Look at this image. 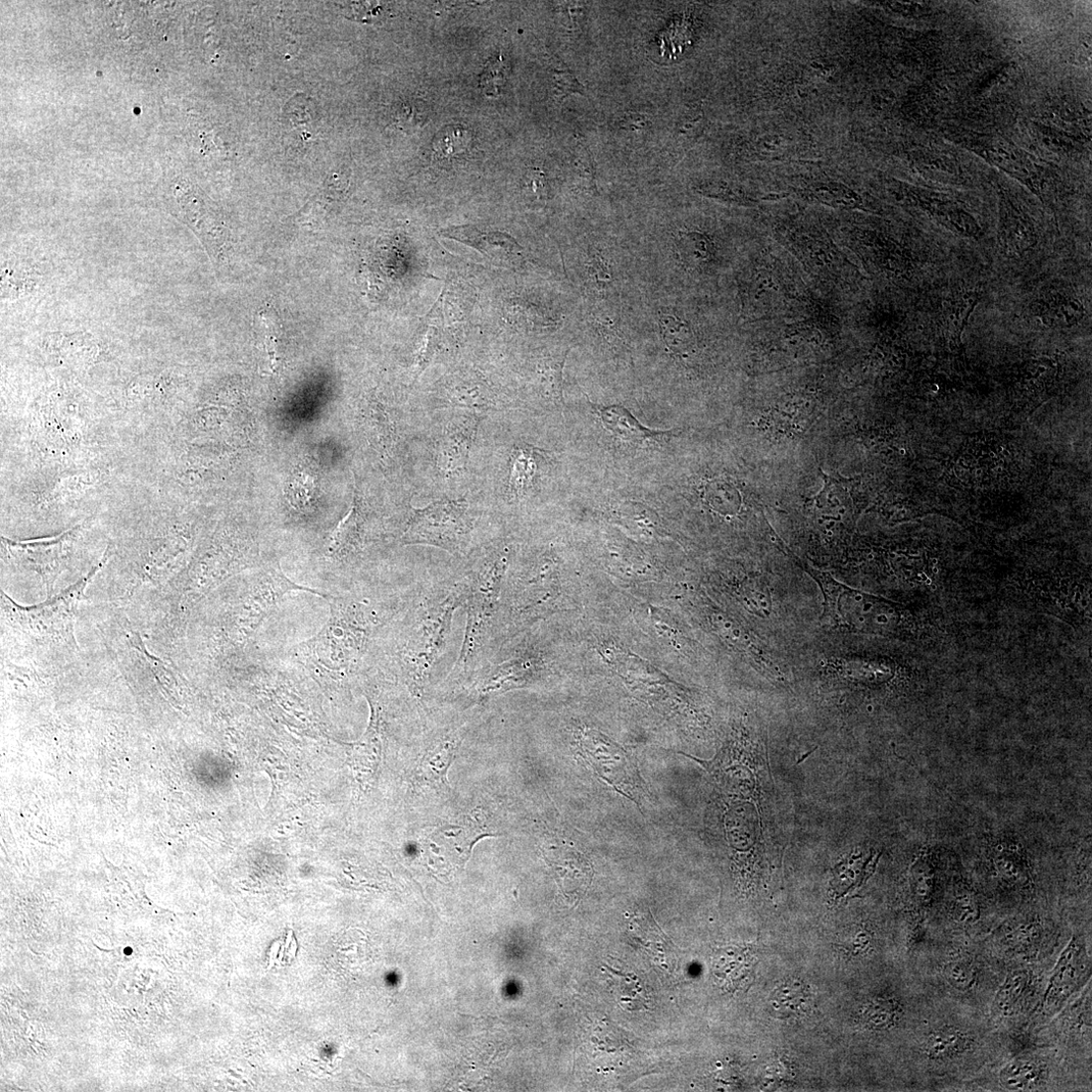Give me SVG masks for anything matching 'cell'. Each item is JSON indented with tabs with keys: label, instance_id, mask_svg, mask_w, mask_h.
I'll return each instance as SVG.
<instances>
[{
	"label": "cell",
	"instance_id": "cell-1",
	"mask_svg": "<svg viewBox=\"0 0 1092 1092\" xmlns=\"http://www.w3.org/2000/svg\"><path fill=\"white\" fill-rule=\"evenodd\" d=\"M468 594L467 571L413 590L407 606L394 621L383 655L385 668L419 700L436 684L449 650L455 613L466 605Z\"/></svg>",
	"mask_w": 1092,
	"mask_h": 1092
},
{
	"label": "cell",
	"instance_id": "cell-2",
	"mask_svg": "<svg viewBox=\"0 0 1092 1092\" xmlns=\"http://www.w3.org/2000/svg\"><path fill=\"white\" fill-rule=\"evenodd\" d=\"M511 554L510 545H493L467 570L469 594L464 641L446 685L460 688L503 647L502 600Z\"/></svg>",
	"mask_w": 1092,
	"mask_h": 1092
},
{
	"label": "cell",
	"instance_id": "cell-3",
	"mask_svg": "<svg viewBox=\"0 0 1092 1092\" xmlns=\"http://www.w3.org/2000/svg\"><path fill=\"white\" fill-rule=\"evenodd\" d=\"M411 593L388 603L326 599L331 606L327 624L303 644L304 653L320 669L331 674H361L378 635L407 606Z\"/></svg>",
	"mask_w": 1092,
	"mask_h": 1092
},
{
	"label": "cell",
	"instance_id": "cell-4",
	"mask_svg": "<svg viewBox=\"0 0 1092 1092\" xmlns=\"http://www.w3.org/2000/svg\"><path fill=\"white\" fill-rule=\"evenodd\" d=\"M99 563L86 578L71 586L54 600L31 607L16 604L3 594V613L6 620L16 629L38 642H62L73 639L74 620L77 605L88 582L93 578L105 561Z\"/></svg>",
	"mask_w": 1092,
	"mask_h": 1092
},
{
	"label": "cell",
	"instance_id": "cell-5",
	"mask_svg": "<svg viewBox=\"0 0 1092 1092\" xmlns=\"http://www.w3.org/2000/svg\"><path fill=\"white\" fill-rule=\"evenodd\" d=\"M474 531L468 503L444 500L414 510L403 542L432 545L454 556L468 557L473 550Z\"/></svg>",
	"mask_w": 1092,
	"mask_h": 1092
},
{
	"label": "cell",
	"instance_id": "cell-6",
	"mask_svg": "<svg viewBox=\"0 0 1092 1092\" xmlns=\"http://www.w3.org/2000/svg\"><path fill=\"white\" fill-rule=\"evenodd\" d=\"M295 590L311 592L327 599L322 592L294 584L279 567L271 568L258 579L248 583L237 604V627L240 638L248 639L254 635L274 611L284 596Z\"/></svg>",
	"mask_w": 1092,
	"mask_h": 1092
},
{
	"label": "cell",
	"instance_id": "cell-7",
	"mask_svg": "<svg viewBox=\"0 0 1092 1092\" xmlns=\"http://www.w3.org/2000/svg\"><path fill=\"white\" fill-rule=\"evenodd\" d=\"M601 734L589 733L582 739V756L586 763L624 797L638 804L647 796L631 758L609 739Z\"/></svg>",
	"mask_w": 1092,
	"mask_h": 1092
},
{
	"label": "cell",
	"instance_id": "cell-8",
	"mask_svg": "<svg viewBox=\"0 0 1092 1092\" xmlns=\"http://www.w3.org/2000/svg\"><path fill=\"white\" fill-rule=\"evenodd\" d=\"M76 530L77 528L57 537L34 541L16 542L4 539V544L17 565L36 572L50 588L61 572Z\"/></svg>",
	"mask_w": 1092,
	"mask_h": 1092
},
{
	"label": "cell",
	"instance_id": "cell-9",
	"mask_svg": "<svg viewBox=\"0 0 1092 1092\" xmlns=\"http://www.w3.org/2000/svg\"><path fill=\"white\" fill-rule=\"evenodd\" d=\"M485 830L467 820L464 824L446 825L435 830L425 842V855L429 863L439 869L463 866L470 858L473 846Z\"/></svg>",
	"mask_w": 1092,
	"mask_h": 1092
},
{
	"label": "cell",
	"instance_id": "cell-10",
	"mask_svg": "<svg viewBox=\"0 0 1092 1092\" xmlns=\"http://www.w3.org/2000/svg\"><path fill=\"white\" fill-rule=\"evenodd\" d=\"M1087 968L1081 945L1073 937L1060 955L1052 973L1043 1000L1044 1008L1055 1009L1067 1001L1080 987Z\"/></svg>",
	"mask_w": 1092,
	"mask_h": 1092
},
{
	"label": "cell",
	"instance_id": "cell-11",
	"mask_svg": "<svg viewBox=\"0 0 1092 1092\" xmlns=\"http://www.w3.org/2000/svg\"><path fill=\"white\" fill-rule=\"evenodd\" d=\"M441 235L471 246L491 260L516 263L522 257V247L513 238L503 233L487 234L472 226H461L443 230Z\"/></svg>",
	"mask_w": 1092,
	"mask_h": 1092
},
{
	"label": "cell",
	"instance_id": "cell-12",
	"mask_svg": "<svg viewBox=\"0 0 1092 1092\" xmlns=\"http://www.w3.org/2000/svg\"><path fill=\"white\" fill-rule=\"evenodd\" d=\"M476 427L473 420L458 424L438 442L436 467L445 477L461 475L467 469Z\"/></svg>",
	"mask_w": 1092,
	"mask_h": 1092
},
{
	"label": "cell",
	"instance_id": "cell-13",
	"mask_svg": "<svg viewBox=\"0 0 1092 1092\" xmlns=\"http://www.w3.org/2000/svg\"><path fill=\"white\" fill-rule=\"evenodd\" d=\"M776 543L794 563L808 573L819 586L823 595V612L821 622L832 626H842L847 623L840 612V599L843 595L850 594L853 589L836 581L829 573L817 570L798 555L794 554L784 541L777 536Z\"/></svg>",
	"mask_w": 1092,
	"mask_h": 1092
},
{
	"label": "cell",
	"instance_id": "cell-14",
	"mask_svg": "<svg viewBox=\"0 0 1092 1092\" xmlns=\"http://www.w3.org/2000/svg\"><path fill=\"white\" fill-rule=\"evenodd\" d=\"M1034 316L1050 328L1076 325L1085 315L1082 303L1069 293L1051 292L1032 305Z\"/></svg>",
	"mask_w": 1092,
	"mask_h": 1092
},
{
	"label": "cell",
	"instance_id": "cell-15",
	"mask_svg": "<svg viewBox=\"0 0 1092 1092\" xmlns=\"http://www.w3.org/2000/svg\"><path fill=\"white\" fill-rule=\"evenodd\" d=\"M981 299L977 289H964L952 293L942 302L940 324L945 338L960 343L968 321Z\"/></svg>",
	"mask_w": 1092,
	"mask_h": 1092
},
{
	"label": "cell",
	"instance_id": "cell-16",
	"mask_svg": "<svg viewBox=\"0 0 1092 1092\" xmlns=\"http://www.w3.org/2000/svg\"><path fill=\"white\" fill-rule=\"evenodd\" d=\"M462 740L463 735L460 731H451L435 740L419 766V778L428 782L448 784L446 772L451 767Z\"/></svg>",
	"mask_w": 1092,
	"mask_h": 1092
},
{
	"label": "cell",
	"instance_id": "cell-17",
	"mask_svg": "<svg viewBox=\"0 0 1092 1092\" xmlns=\"http://www.w3.org/2000/svg\"><path fill=\"white\" fill-rule=\"evenodd\" d=\"M366 519L362 506L355 494L352 508L336 527L329 552L334 557H344L359 550L365 539Z\"/></svg>",
	"mask_w": 1092,
	"mask_h": 1092
},
{
	"label": "cell",
	"instance_id": "cell-18",
	"mask_svg": "<svg viewBox=\"0 0 1092 1092\" xmlns=\"http://www.w3.org/2000/svg\"><path fill=\"white\" fill-rule=\"evenodd\" d=\"M971 1045L972 1038L965 1031L946 1026L935 1029L928 1035L923 1050L931 1060L945 1061L967 1052Z\"/></svg>",
	"mask_w": 1092,
	"mask_h": 1092
},
{
	"label": "cell",
	"instance_id": "cell-19",
	"mask_svg": "<svg viewBox=\"0 0 1092 1092\" xmlns=\"http://www.w3.org/2000/svg\"><path fill=\"white\" fill-rule=\"evenodd\" d=\"M602 424L620 439L639 444L650 439L665 437L670 432H656L642 426L631 413L621 406L599 407Z\"/></svg>",
	"mask_w": 1092,
	"mask_h": 1092
},
{
	"label": "cell",
	"instance_id": "cell-20",
	"mask_svg": "<svg viewBox=\"0 0 1092 1092\" xmlns=\"http://www.w3.org/2000/svg\"><path fill=\"white\" fill-rule=\"evenodd\" d=\"M445 388L451 401L461 407L485 410L492 404L489 386L476 376H455Z\"/></svg>",
	"mask_w": 1092,
	"mask_h": 1092
},
{
	"label": "cell",
	"instance_id": "cell-21",
	"mask_svg": "<svg viewBox=\"0 0 1092 1092\" xmlns=\"http://www.w3.org/2000/svg\"><path fill=\"white\" fill-rule=\"evenodd\" d=\"M753 963L747 952L737 949L722 950L714 960V973L723 986L730 990L746 985L752 973Z\"/></svg>",
	"mask_w": 1092,
	"mask_h": 1092
},
{
	"label": "cell",
	"instance_id": "cell-22",
	"mask_svg": "<svg viewBox=\"0 0 1092 1092\" xmlns=\"http://www.w3.org/2000/svg\"><path fill=\"white\" fill-rule=\"evenodd\" d=\"M1045 1073V1068L1039 1062L1022 1058L1010 1062L1002 1069L1000 1081L1006 1090L1029 1091L1043 1084Z\"/></svg>",
	"mask_w": 1092,
	"mask_h": 1092
},
{
	"label": "cell",
	"instance_id": "cell-23",
	"mask_svg": "<svg viewBox=\"0 0 1092 1092\" xmlns=\"http://www.w3.org/2000/svg\"><path fill=\"white\" fill-rule=\"evenodd\" d=\"M569 351L556 355L542 357L536 364L537 383L545 399L563 405V371L569 355Z\"/></svg>",
	"mask_w": 1092,
	"mask_h": 1092
},
{
	"label": "cell",
	"instance_id": "cell-24",
	"mask_svg": "<svg viewBox=\"0 0 1092 1092\" xmlns=\"http://www.w3.org/2000/svg\"><path fill=\"white\" fill-rule=\"evenodd\" d=\"M677 251L681 263L690 270H699L711 259V242L699 232H682L677 241Z\"/></svg>",
	"mask_w": 1092,
	"mask_h": 1092
},
{
	"label": "cell",
	"instance_id": "cell-25",
	"mask_svg": "<svg viewBox=\"0 0 1092 1092\" xmlns=\"http://www.w3.org/2000/svg\"><path fill=\"white\" fill-rule=\"evenodd\" d=\"M810 1001L809 992L802 982L796 980L783 983L775 991L772 1007L780 1017H793L802 1014Z\"/></svg>",
	"mask_w": 1092,
	"mask_h": 1092
},
{
	"label": "cell",
	"instance_id": "cell-26",
	"mask_svg": "<svg viewBox=\"0 0 1092 1092\" xmlns=\"http://www.w3.org/2000/svg\"><path fill=\"white\" fill-rule=\"evenodd\" d=\"M1029 983V976L1023 970L1010 973L1001 987L995 1002V1012L1000 1016L1016 1013L1023 1001Z\"/></svg>",
	"mask_w": 1092,
	"mask_h": 1092
},
{
	"label": "cell",
	"instance_id": "cell-27",
	"mask_svg": "<svg viewBox=\"0 0 1092 1092\" xmlns=\"http://www.w3.org/2000/svg\"><path fill=\"white\" fill-rule=\"evenodd\" d=\"M660 328L670 351L678 356L684 355L693 343L690 327L672 311L660 313Z\"/></svg>",
	"mask_w": 1092,
	"mask_h": 1092
},
{
	"label": "cell",
	"instance_id": "cell-28",
	"mask_svg": "<svg viewBox=\"0 0 1092 1092\" xmlns=\"http://www.w3.org/2000/svg\"><path fill=\"white\" fill-rule=\"evenodd\" d=\"M537 466L533 449L521 448L514 452L511 459L510 491L520 495L532 485Z\"/></svg>",
	"mask_w": 1092,
	"mask_h": 1092
},
{
	"label": "cell",
	"instance_id": "cell-29",
	"mask_svg": "<svg viewBox=\"0 0 1092 1092\" xmlns=\"http://www.w3.org/2000/svg\"><path fill=\"white\" fill-rule=\"evenodd\" d=\"M508 320L524 331H543L553 327L552 319L546 317L535 306L516 300L506 306Z\"/></svg>",
	"mask_w": 1092,
	"mask_h": 1092
},
{
	"label": "cell",
	"instance_id": "cell-30",
	"mask_svg": "<svg viewBox=\"0 0 1092 1092\" xmlns=\"http://www.w3.org/2000/svg\"><path fill=\"white\" fill-rule=\"evenodd\" d=\"M901 1008L896 1001L875 999L869 1002L862 1014L865 1025L872 1030H886L897 1024Z\"/></svg>",
	"mask_w": 1092,
	"mask_h": 1092
},
{
	"label": "cell",
	"instance_id": "cell-31",
	"mask_svg": "<svg viewBox=\"0 0 1092 1092\" xmlns=\"http://www.w3.org/2000/svg\"><path fill=\"white\" fill-rule=\"evenodd\" d=\"M471 135L468 129L457 125L442 129L434 139L435 152L442 157L461 154L468 147Z\"/></svg>",
	"mask_w": 1092,
	"mask_h": 1092
},
{
	"label": "cell",
	"instance_id": "cell-32",
	"mask_svg": "<svg viewBox=\"0 0 1092 1092\" xmlns=\"http://www.w3.org/2000/svg\"><path fill=\"white\" fill-rule=\"evenodd\" d=\"M550 69L554 93L558 98L564 99L575 93L585 95V87L560 58L551 60Z\"/></svg>",
	"mask_w": 1092,
	"mask_h": 1092
},
{
	"label": "cell",
	"instance_id": "cell-33",
	"mask_svg": "<svg viewBox=\"0 0 1092 1092\" xmlns=\"http://www.w3.org/2000/svg\"><path fill=\"white\" fill-rule=\"evenodd\" d=\"M509 74L508 65L502 55L491 60L481 76L480 86L489 96L500 94Z\"/></svg>",
	"mask_w": 1092,
	"mask_h": 1092
},
{
	"label": "cell",
	"instance_id": "cell-34",
	"mask_svg": "<svg viewBox=\"0 0 1092 1092\" xmlns=\"http://www.w3.org/2000/svg\"><path fill=\"white\" fill-rule=\"evenodd\" d=\"M946 981L956 990L965 992L973 988L976 983V969L966 960L950 962L942 971Z\"/></svg>",
	"mask_w": 1092,
	"mask_h": 1092
},
{
	"label": "cell",
	"instance_id": "cell-35",
	"mask_svg": "<svg viewBox=\"0 0 1092 1092\" xmlns=\"http://www.w3.org/2000/svg\"><path fill=\"white\" fill-rule=\"evenodd\" d=\"M1040 928L1036 922H1022L1011 929L1007 934L1008 940L1012 946L1020 950L1031 949L1040 937Z\"/></svg>",
	"mask_w": 1092,
	"mask_h": 1092
},
{
	"label": "cell",
	"instance_id": "cell-36",
	"mask_svg": "<svg viewBox=\"0 0 1092 1092\" xmlns=\"http://www.w3.org/2000/svg\"><path fill=\"white\" fill-rule=\"evenodd\" d=\"M576 166L581 181V186L588 192H590V194L598 191V187H596L593 162L590 154L587 151V148L584 145L579 148Z\"/></svg>",
	"mask_w": 1092,
	"mask_h": 1092
},
{
	"label": "cell",
	"instance_id": "cell-37",
	"mask_svg": "<svg viewBox=\"0 0 1092 1092\" xmlns=\"http://www.w3.org/2000/svg\"><path fill=\"white\" fill-rule=\"evenodd\" d=\"M438 344L439 341L437 328H428L423 345L421 346V349L416 359V379L421 376V374L430 364L434 354L437 351Z\"/></svg>",
	"mask_w": 1092,
	"mask_h": 1092
},
{
	"label": "cell",
	"instance_id": "cell-38",
	"mask_svg": "<svg viewBox=\"0 0 1092 1092\" xmlns=\"http://www.w3.org/2000/svg\"><path fill=\"white\" fill-rule=\"evenodd\" d=\"M525 187L531 196L535 197L536 201H544L548 197V190H546V181L543 173L539 170H531L525 181Z\"/></svg>",
	"mask_w": 1092,
	"mask_h": 1092
},
{
	"label": "cell",
	"instance_id": "cell-39",
	"mask_svg": "<svg viewBox=\"0 0 1092 1092\" xmlns=\"http://www.w3.org/2000/svg\"><path fill=\"white\" fill-rule=\"evenodd\" d=\"M650 125V118L647 115H642L639 113H629L625 115L619 122V127L621 129L631 132L648 129Z\"/></svg>",
	"mask_w": 1092,
	"mask_h": 1092
},
{
	"label": "cell",
	"instance_id": "cell-40",
	"mask_svg": "<svg viewBox=\"0 0 1092 1092\" xmlns=\"http://www.w3.org/2000/svg\"><path fill=\"white\" fill-rule=\"evenodd\" d=\"M703 120V114L698 109H689L681 117L677 130L682 135L691 134L698 128Z\"/></svg>",
	"mask_w": 1092,
	"mask_h": 1092
},
{
	"label": "cell",
	"instance_id": "cell-41",
	"mask_svg": "<svg viewBox=\"0 0 1092 1092\" xmlns=\"http://www.w3.org/2000/svg\"><path fill=\"white\" fill-rule=\"evenodd\" d=\"M956 913L957 919L963 924H972L978 919V911L969 899L959 903Z\"/></svg>",
	"mask_w": 1092,
	"mask_h": 1092
},
{
	"label": "cell",
	"instance_id": "cell-42",
	"mask_svg": "<svg viewBox=\"0 0 1092 1092\" xmlns=\"http://www.w3.org/2000/svg\"><path fill=\"white\" fill-rule=\"evenodd\" d=\"M592 265L593 276L598 279L599 282L607 283L610 280L608 269L601 264V260L595 261Z\"/></svg>",
	"mask_w": 1092,
	"mask_h": 1092
}]
</instances>
